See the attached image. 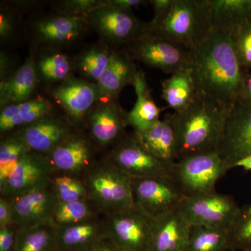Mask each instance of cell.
Returning <instances> with one entry per match:
<instances>
[{
	"instance_id": "obj_1",
	"label": "cell",
	"mask_w": 251,
	"mask_h": 251,
	"mask_svg": "<svg viewBox=\"0 0 251 251\" xmlns=\"http://www.w3.org/2000/svg\"><path fill=\"white\" fill-rule=\"evenodd\" d=\"M191 68L198 94L231 107L243 99L244 69L232 36L213 31L192 51Z\"/></svg>"
},
{
	"instance_id": "obj_2",
	"label": "cell",
	"mask_w": 251,
	"mask_h": 251,
	"mask_svg": "<svg viewBox=\"0 0 251 251\" xmlns=\"http://www.w3.org/2000/svg\"><path fill=\"white\" fill-rule=\"evenodd\" d=\"M231 106L198 94L182 111L171 114L178 160L196 153L217 151Z\"/></svg>"
},
{
	"instance_id": "obj_3",
	"label": "cell",
	"mask_w": 251,
	"mask_h": 251,
	"mask_svg": "<svg viewBox=\"0 0 251 251\" xmlns=\"http://www.w3.org/2000/svg\"><path fill=\"white\" fill-rule=\"evenodd\" d=\"M80 178L99 214L110 215L135 206L131 178L107 157L97 160Z\"/></svg>"
},
{
	"instance_id": "obj_4",
	"label": "cell",
	"mask_w": 251,
	"mask_h": 251,
	"mask_svg": "<svg viewBox=\"0 0 251 251\" xmlns=\"http://www.w3.org/2000/svg\"><path fill=\"white\" fill-rule=\"evenodd\" d=\"M150 31L191 50L202 45L213 33L202 0H175L164 21Z\"/></svg>"
},
{
	"instance_id": "obj_5",
	"label": "cell",
	"mask_w": 251,
	"mask_h": 251,
	"mask_svg": "<svg viewBox=\"0 0 251 251\" xmlns=\"http://www.w3.org/2000/svg\"><path fill=\"white\" fill-rule=\"evenodd\" d=\"M229 170L217 151L183 157L175 163L171 179L185 197L216 191V184Z\"/></svg>"
},
{
	"instance_id": "obj_6",
	"label": "cell",
	"mask_w": 251,
	"mask_h": 251,
	"mask_svg": "<svg viewBox=\"0 0 251 251\" xmlns=\"http://www.w3.org/2000/svg\"><path fill=\"white\" fill-rule=\"evenodd\" d=\"M85 18L90 29L98 34L100 42L112 50L125 47L150 31V22L141 21L133 11L110 6L105 0Z\"/></svg>"
},
{
	"instance_id": "obj_7",
	"label": "cell",
	"mask_w": 251,
	"mask_h": 251,
	"mask_svg": "<svg viewBox=\"0 0 251 251\" xmlns=\"http://www.w3.org/2000/svg\"><path fill=\"white\" fill-rule=\"evenodd\" d=\"M125 49L133 60L171 75L191 66L193 50L151 31Z\"/></svg>"
},
{
	"instance_id": "obj_8",
	"label": "cell",
	"mask_w": 251,
	"mask_h": 251,
	"mask_svg": "<svg viewBox=\"0 0 251 251\" xmlns=\"http://www.w3.org/2000/svg\"><path fill=\"white\" fill-rule=\"evenodd\" d=\"M179 208L192 226H201L228 230L240 215L233 197L216 192L185 197Z\"/></svg>"
},
{
	"instance_id": "obj_9",
	"label": "cell",
	"mask_w": 251,
	"mask_h": 251,
	"mask_svg": "<svg viewBox=\"0 0 251 251\" xmlns=\"http://www.w3.org/2000/svg\"><path fill=\"white\" fill-rule=\"evenodd\" d=\"M153 217L136 205L104 216L107 235L121 251H151Z\"/></svg>"
},
{
	"instance_id": "obj_10",
	"label": "cell",
	"mask_w": 251,
	"mask_h": 251,
	"mask_svg": "<svg viewBox=\"0 0 251 251\" xmlns=\"http://www.w3.org/2000/svg\"><path fill=\"white\" fill-rule=\"evenodd\" d=\"M50 94L77 130H82L90 112L100 100L98 84L89 82L72 73L57 85L51 87Z\"/></svg>"
},
{
	"instance_id": "obj_11",
	"label": "cell",
	"mask_w": 251,
	"mask_h": 251,
	"mask_svg": "<svg viewBox=\"0 0 251 251\" xmlns=\"http://www.w3.org/2000/svg\"><path fill=\"white\" fill-rule=\"evenodd\" d=\"M107 158L130 178L171 179V167L151 154L135 138L126 135L109 151Z\"/></svg>"
},
{
	"instance_id": "obj_12",
	"label": "cell",
	"mask_w": 251,
	"mask_h": 251,
	"mask_svg": "<svg viewBox=\"0 0 251 251\" xmlns=\"http://www.w3.org/2000/svg\"><path fill=\"white\" fill-rule=\"evenodd\" d=\"M217 152L229 169L251 154V105L244 99L229 110Z\"/></svg>"
},
{
	"instance_id": "obj_13",
	"label": "cell",
	"mask_w": 251,
	"mask_h": 251,
	"mask_svg": "<svg viewBox=\"0 0 251 251\" xmlns=\"http://www.w3.org/2000/svg\"><path fill=\"white\" fill-rule=\"evenodd\" d=\"M54 175L48 155L28 151L18 162L7 181L0 186L1 196L13 199L46 187Z\"/></svg>"
},
{
	"instance_id": "obj_14",
	"label": "cell",
	"mask_w": 251,
	"mask_h": 251,
	"mask_svg": "<svg viewBox=\"0 0 251 251\" xmlns=\"http://www.w3.org/2000/svg\"><path fill=\"white\" fill-rule=\"evenodd\" d=\"M89 30L85 18L54 12L36 21L33 36L41 50H59L75 44Z\"/></svg>"
},
{
	"instance_id": "obj_15",
	"label": "cell",
	"mask_w": 251,
	"mask_h": 251,
	"mask_svg": "<svg viewBox=\"0 0 251 251\" xmlns=\"http://www.w3.org/2000/svg\"><path fill=\"white\" fill-rule=\"evenodd\" d=\"M127 114L116 100H101L92 109L85 127L99 150L113 147L126 135L128 122Z\"/></svg>"
},
{
	"instance_id": "obj_16",
	"label": "cell",
	"mask_w": 251,
	"mask_h": 251,
	"mask_svg": "<svg viewBox=\"0 0 251 251\" xmlns=\"http://www.w3.org/2000/svg\"><path fill=\"white\" fill-rule=\"evenodd\" d=\"M132 187L135 205L153 218L178 207L185 198L171 178H133Z\"/></svg>"
},
{
	"instance_id": "obj_17",
	"label": "cell",
	"mask_w": 251,
	"mask_h": 251,
	"mask_svg": "<svg viewBox=\"0 0 251 251\" xmlns=\"http://www.w3.org/2000/svg\"><path fill=\"white\" fill-rule=\"evenodd\" d=\"M99 148L88 135L77 130L48 155L55 174L80 177L97 161Z\"/></svg>"
},
{
	"instance_id": "obj_18",
	"label": "cell",
	"mask_w": 251,
	"mask_h": 251,
	"mask_svg": "<svg viewBox=\"0 0 251 251\" xmlns=\"http://www.w3.org/2000/svg\"><path fill=\"white\" fill-rule=\"evenodd\" d=\"M77 130L67 117L53 112L14 132L30 151L49 155Z\"/></svg>"
},
{
	"instance_id": "obj_19",
	"label": "cell",
	"mask_w": 251,
	"mask_h": 251,
	"mask_svg": "<svg viewBox=\"0 0 251 251\" xmlns=\"http://www.w3.org/2000/svg\"><path fill=\"white\" fill-rule=\"evenodd\" d=\"M10 200L14 212V226L18 230L54 225L52 214L58 201L50 184Z\"/></svg>"
},
{
	"instance_id": "obj_20",
	"label": "cell",
	"mask_w": 251,
	"mask_h": 251,
	"mask_svg": "<svg viewBox=\"0 0 251 251\" xmlns=\"http://www.w3.org/2000/svg\"><path fill=\"white\" fill-rule=\"evenodd\" d=\"M191 227L179 206L155 216L151 251H185Z\"/></svg>"
},
{
	"instance_id": "obj_21",
	"label": "cell",
	"mask_w": 251,
	"mask_h": 251,
	"mask_svg": "<svg viewBox=\"0 0 251 251\" xmlns=\"http://www.w3.org/2000/svg\"><path fill=\"white\" fill-rule=\"evenodd\" d=\"M213 31L233 36L251 23V0H202Z\"/></svg>"
},
{
	"instance_id": "obj_22",
	"label": "cell",
	"mask_w": 251,
	"mask_h": 251,
	"mask_svg": "<svg viewBox=\"0 0 251 251\" xmlns=\"http://www.w3.org/2000/svg\"><path fill=\"white\" fill-rule=\"evenodd\" d=\"M137 69L125 49L114 50L108 67L98 82L100 100H116L126 86L133 85Z\"/></svg>"
},
{
	"instance_id": "obj_23",
	"label": "cell",
	"mask_w": 251,
	"mask_h": 251,
	"mask_svg": "<svg viewBox=\"0 0 251 251\" xmlns=\"http://www.w3.org/2000/svg\"><path fill=\"white\" fill-rule=\"evenodd\" d=\"M135 138L151 154L171 168L178 161L177 143L171 114L158 120Z\"/></svg>"
},
{
	"instance_id": "obj_24",
	"label": "cell",
	"mask_w": 251,
	"mask_h": 251,
	"mask_svg": "<svg viewBox=\"0 0 251 251\" xmlns=\"http://www.w3.org/2000/svg\"><path fill=\"white\" fill-rule=\"evenodd\" d=\"M53 112L54 105L52 102L40 96L23 103L2 107L0 111L1 136H5L31 125Z\"/></svg>"
},
{
	"instance_id": "obj_25",
	"label": "cell",
	"mask_w": 251,
	"mask_h": 251,
	"mask_svg": "<svg viewBox=\"0 0 251 251\" xmlns=\"http://www.w3.org/2000/svg\"><path fill=\"white\" fill-rule=\"evenodd\" d=\"M106 235L103 220L99 217L56 227L57 249L64 251H90Z\"/></svg>"
},
{
	"instance_id": "obj_26",
	"label": "cell",
	"mask_w": 251,
	"mask_h": 251,
	"mask_svg": "<svg viewBox=\"0 0 251 251\" xmlns=\"http://www.w3.org/2000/svg\"><path fill=\"white\" fill-rule=\"evenodd\" d=\"M39 81L36 57L31 54L9 78L0 82L1 108L31 99Z\"/></svg>"
},
{
	"instance_id": "obj_27",
	"label": "cell",
	"mask_w": 251,
	"mask_h": 251,
	"mask_svg": "<svg viewBox=\"0 0 251 251\" xmlns=\"http://www.w3.org/2000/svg\"><path fill=\"white\" fill-rule=\"evenodd\" d=\"M132 85L136 94V101L132 110L127 114V118L128 125L133 128V132L139 133L160 120L161 109L157 106L152 98L145 73L141 69L137 71Z\"/></svg>"
},
{
	"instance_id": "obj_28",
	"label": "cell",
	"mask_w": 251,
	"mask_h": 251,
	"mask_svg": "<svg viewBox=\"0 0 251 251\" xmlns=\"http://www.w3.org/2000/svg\"><path fill=\"white\" fill-rule=\"evenodd\" d=\"M162 98L174 112L185 110L196 99V85L191 66L172 74L161 82Z\"/></svg>"
},
{
	"instance_id": "obj_29",
	"label": "cell",
	"mask_w": 251,
	"mask_h": 251,
	"mask_svg": "<svg viewBox=\"0 0 251 251\" xmlns=\"http://www.w3.org/2000/svg\"><path fill=\"white\" fill-rule=\"evenodd\" d=\"M113 50L100 41L84 48L73 59V72L84 80L97 83L108 67Z\"/></svg>"
},
{
	"instance_id": "obj_30",
	"label": "cell",
	"mask_w": 251,
	"mask_h": 251,
	"mask_svg": "<svg viewBox=\"0 0 251 251\" xmlns=\"http://www.w3.org/2000/svg\"><path fill=\"white\" fill-rule=\"evenodd\" d=\"M73 59L59 50H42L36 57L39 80L53 87L65 80L73 72Z\"/></svg>"
},
{
	"instance_id": "obj_31",
	"label": "cell",
	"mask_w": 251,
	"mask_h": 251,
	"mask_svg": "<svg viewBox=\"0 0 251 251\" xmlns=\"http://www.w3.org/2000/svg\"><path fill=\"white\" fill-rule=\"evenodd\" d=\"M56 227L45 225L18 231L13 251H55Z\"/></svg>"
},
{
	"instance_id": "obj_32",
	"label": "cell",
	"mask_w": 251,
	"mask_h": 251,
	"mask_svg": "<svg viewBox=\"0 0 251 251\" xmlns=\"http://www.w3.org/2000/svg\"><path fill=\"white\" fill-rule=\"evenodd\" d=\"M229 249L228 230L194 226L191 227L185 251H226Z\"/></svg>"
},
{
	"instance_id": "obj_33",
	"label": "cell",
	"mask_w": 251,
	"mask_h": 251,
	"mask_svg": "<svg viewBox=\"0 0 251 251\" xmlns=\"http://www.w3.org/2000/svg\"><path fill=\"white\" fill-rule=\"evenodd\" d=\"M30 150L17 133L1 137L0 143V186L10 177L18 162Z\"/></svg>"
},
{
	"instance_id": "obj_34",
	"label": "cell",
	"mask_w": 251,
	"mask_h": 251,
	"mask_svg": "<svg viewBox=\"0 0 251 251\" xmlns=\"http://www.w3.org/2000/svg\"><path fill=\"white\" fill-rule=\"evenodd\" d=\"M99 213L89 200L57 202L52 214L55 227L71 226L99 217Z\"/></svg>"
},
{
	"instance_id": "obj_35",
	"label": "cell",
	"mask_w": 251,
	"mask_h": 251,
	"mask_svg": "<svg viewBox=\"0 0 251 251\" xmlns=\"http://www.w3.org/2000/svg\"><path fill=\"white\" fill-rule=\"evenodd\" d=\"M50 186L58 202H70L88 200L83 181L78 176L55 174Z\"/></svg>"
},
{
	"instance_id": "obj_36",
	"label": "cell",
	"mask_w": 251,
	"mask_h": 251,
	"mask_svg": "<svg viewBox=\"0 0 251 251\" xmlns=\"http://www.w3.org/2000/svg\"><path fill=\"white\" fill-rule=\"evenodd\" d=\"M229 250L251 251V211L242 209L228 229Z\"/></svg>"
},
{
	"instance_id": "obj_37",
	"label": "cell",
	"mask_w": 251,
	"mask_h": 251,
	"mask_svg": "<svg viewBox=\"0 0 251 251\" xmlns=\"http://www.w3.org/2000/svg\"><path fill=\"white\" fill-rule=\"evenodd\" d=\"M103 0H64L55 4L54 12L76 17H87L103 4Z\"/></svg>"
},
{
	"instance_id": "obj_38",
	"label": "cell",
	"mask_w": 251,
	"mask_h": 251,
	"mask_svg": "<svg viewBox=\"0 0 251 251\" xmlns=\"http://www.w3.org/2000/svg\"><path fill=\"white\" fill-rule=\"evenodd\" d=\"M232 37L243 69L251 70V23L239 28Z\"/></svg>"
},
{
	"instance_id": "obj_39",
	"label": "cell",
	"mask_w": 251,
	"mask_h": 251,
	"mask_svg": "<svg viewBox=\"0 0 251 251\" xmlns=\"http://www.w3.org/2000/svg\"><path fill=\"white\" fill-rule=\"evenodd\" d=\"M17 20L14 11L1 6L0 11V39L1 42L12 39L17 30Z\"/></svg>"
},
{
	"instance_id": "obj_40",
	"label": "cell",
	"mask_w": 251,
	"mask_h": 251,
	"mask_svg": "<svg viewBox=\"0 0 251 251\" xmlns=\"http://www.w3.org/2000/svg\"><path fill=\"white\" fill-rule=\"evenodd\" d=\"M149 2L152 6L153 18L150 22V30L158 27L169 14L175 0H150Z\"/></svg>"
},
{
	"instance_id": "obj_41",
	"label": "cell",
	"mask_w": 251,
	"mask_h": 251,
	"mask_svg": "<svg viewBox=\"0 0 251 251\" xmlns=\"http://www.w3.org/2000/svg\"><path fill=\"white\" fill-rule=\"evenodd\" d=\"M16 226L0 227V251H13L17 239Z\"/></svg>"
},
{
	"instance_id": "obj_42",
	"label": "cell",
	"mask_w": 251,
	"mask_h": 251,
	"mask_svg": "<svg viewBox=\"0 0 251 251\" xmlns=\"http://www.w3.org/2000/svg\"><path fill=\"white\" fill-rule=\"evenodd\" d=\"M14 226V212L11 200L0 198V227Z\"/></svg>"
},
{
	"instance_id": "obj_43",
	"label": "cell",
	"mask_w": 251,
	"mask_h": 251,
	"mask_svg": "<svg viewBox=\"0 0 251 251\" xmlns=\"http://www.w3.org/2000/svg\"><path fill=\"white\" fill-rule=\"evenodd\" d=\"M14 60L9 54L1 51L0 54V82L9 78L16 70L14 69Z\"/></svg>"
},
{
	"instance_id": "obj_44",
	"label": "cell",
	"mask_w": 251,
	"mask_h": 251,
	"mask_svg": "<svg viewBox=\"0 0 251 251\" xmlns=\"http://www.w3.org/2000/svg\"><path fill=\"white\" fill-rule=\"evenodd\" d=\"M105 3L114 7L125 11H133L135 8L148 4L149 1L144 0H105Z\"/></svg>"
},
{
	"instance_id": "obj_45",
	"label": "cell",
	"mask_w": 251,
	"mask_h": 251,
	"mask_svg": "<svg viewBox=\"0 0 251 251\" xmlns=\"http://www.w3.org/2000/svg\"><path fill=\"white\" fill-rule=\"evenodd\" d=\"M90 251H121L108 235L99 241Z\"/></svg>"
},
{
	"instance_id": "obj_46",
	"label": "cell",
	"mask_w": 251,
	"mask_h": 251,
	"mask_svg": "<svg viewBox=\"0 0 251 251\" xmlns=\"http://www.w3.org/2000/svg\"><path fill=\"white\" fill-rule=\"evenodd\" d=\"M243 99L251 105V70H244Z\"/></svg>"
},
{
	"instance_id": "obj_47",
	"label": "cell",
	"mask_w": 251,
	"mask_h": 251,
	"mask_svg": "<svg viewBox=\"0 0 251 251\" xmlns=\"http://www.w3.org/2000/svg\"><path fill=\"white\" fill-rule=\"evenodd\" d=\"M235 167H241V168H244L246 171H251V154L248 155L237 161L234 164V168Z\"/></svg>"
},
{
	"instance_id": "obj_48",
	"label": "cell",
	"mask_w": 251,
	"mask_h": 251,
	"mask_svg": "<svg viewBox=\"0 0 251 251\" xmlns=\"http://www.w3.org/2000/svg\"><path fill=\"white\" fill-rule=\"evenodd\" d=\"M246 209H247L249 211H251V204L250 206H247V207H246Z\"/></svg>"
},
{
	"instance_id": "obj_49",
	"label": "cell",
	"mask_w": 251,
	"mask_h": 251,
	"mask_svg": "<svg viewBox=\"0 0 251 251\" xmlns=\"http://www.w3.org/2000/svg\"><path fill=\"white\" fill-rule=\"evenodd\" d=\"M55 251H64L58 250V249H57V250H56Z\"/></svg>"
}]
</instances>
